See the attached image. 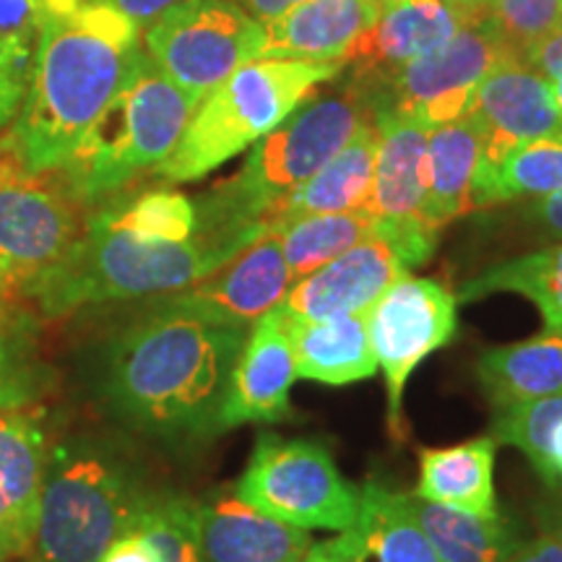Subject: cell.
Returning a JSON list of instances; mask_svg holds the SVG:
<instances>
[{
  "label": "cell",
  "mask_w": 562,
  "mask_h": 562,
  "mask_svg": "<svg viewBox=\"0 0 562 562\" xmlns=\"http://www.w3.org/2000/svg\"><path fill=\"white\" fill-rule=\"evenodd\" d=\"M248 237L203 222L195 199L172 188L117 193L89 211L74 250L30 292L40 315L108 302L165 297L248 248Z\"/></svg>",
  "instance_id": "cell-1"
},
{
  "label": "cell",
  "mask_w": 562,
  "mask_h": 562,
  "mask_svg": "<svg viewBox=\"0 0 562 562\" xmlns=\"http://www.w3.org/2000/svg\"><path fill=\"white\" fill-rule=\"evenodd\" d=\"M248 328L214 326L149 307L104 336L87 360L100 409L125 430L161 442L222 435V404Z\"/></svg>",
  "instance_id": "cell-2"
},
{
  "label": "cell",
  "mask_w": 562,
  "mask_h": 562,
  "mask_svg": "<svg viewBox=\"0 0 562 562\" xmlns=\"http://www.w3.org/2000/svg\"><path fill=\"white\" fill-rule=\"evenodd\" d=\"M144 55L138 26L108 3L45 13L30 91L0 144L30 170H60Z\"/></svg>",
  "instance_id": "cell-3"
},
{
  "label": "cell",
  "mask_w": 562,
  "mask_h": 562,
  "mask_svg": "<svg viewBox=\"0 0 562 562\" xmlns=\"http://www.w3.org/2000/svg\"><path fill=\"white\" fill-rule=\"evenodd\" d=\"M161 487L115 432L74 430L47 448L34 562H97Z\"/></svg>",
  "instance_id": "cell-4"
},
{
  "label": "cell",
  "mask_w": 562,
  "mask_h": 562,
  "mask_svg": "<svg viewBox=\"0 0 562 562\" xmlns=\"http://www.w3.org/2000/svg\"><path fill=\"white\" fill-rule=\"evenodd\" d=\"M370 121V102L355 83L336 94L307 97L284 123L252 144L240 172L195 199L199 214L214 227L258 240L271 229L273 209Z\"/></svg>",
  "instance_id": "cell-5"
},
{
  "label": "cell",
  "mask_w": 562,
  "mask_h": 562,
  "mask_svg": "<svg viewBox=\"0 0 562 562\" xmlns=\"http://www.w3.org/2000/svg\"><path fill=\"white\" fill-rule=\"evenodd\" d=\"M195 104V97L144 55L136 74L97 115L58 172L91 211L170 157Z\"/></svg>",
  "instance_id": "cell-6"
},
{
  "label": "cell",
  "mask_w": 562,
  "mask_h": 562,
  "mask_svg": "<svg viewBox=\"0 0 562 562\" xmlns=\"http://www.w3.org/2000/svg\"><path fill=\"white\" fill-rule=\"evenodd\" d=\"M341 66L297 58L248 60L195 104L178 146L154 172L167 182L206 178L284 123Z\"/></svg>",
  "instance_id": "cell-7"
},
{
  "label": "cell",
  "mask_w": 562,
  "mask_h": 562,
  "mask_svg": "<svg viewBox=\"0 0 562 562\" xmlns=\"http://www.w3.org/2000/svg\"><path fill=\"white\" fill-rule=\"evenodd\" d=\"M87 220L58 170H30L0 144V297H30L74 250Z\"/></svg>",
  "instance_id": "cell-8"
},
{
  "label": "cell",
  "mask_w": 562,
  "mask_h": 562,
  "mask_svg": "<svg viewBox=\"0 0 562 562\" xmlns=\"http://www.w3.org/2000/svg\"><path fill=\"white\" fill-rule=\"evenodd\" d=\"M235 495L307 531H347L360 510V490L339 472L331 448L277 432L258 435Z\"/></svg>",
  "instance_id": "cell-9"
},
{
  "label": "cell",
  "mask_w": 562,
  "mask_h": 562,
  "mask_svg": "<svg viewBox=\"0 0 562 562\" xmlns=\"http://www.w3.org/2000/svg\"><path fill=\"white\" fill-rule=\"evenodd\" d=\"M510 58H521V53L513 50L490 16L463 24L446 45L391 74L355 79V87L370 102L372 115L396 112L435 128L467 115L480 81Z\"/></svg>",
  "instance_id": "cell-10"
},
{
  "label": "cell",
  "mask_w": 562,
  "mask_h": 562,
  "mask_svg": "<svg viewBox=\"0 0 562 562\" xmlns=\"http://www.w3.org/2000/svg\"><path fill=\"white\" fill-rule=\"evenodd\" d=\"M263 42L266 24L237 0H186L140 30L154 66L199 102L232 70L261 58Z\"/></svg>",
  "instance_id": "cell-11"
},
{
  "label": "cell",
  "mask_w": 562,
  "mask_h": 562,
  "mask_svg": "<svg viewBox=\"0 0 562 562\" xmlns=\"http://www.w3.org/2000/svg\"><path fill=\"white\" fill-rule=\"evenodd\" d=\"M372 357L385 378L389 430L406 438L404 393L422 360L453 341L459 331V297L435 279L398 277L364 311Z\"/></svg>",
  "instance_id": "cell-12"
},
{
  "label": "cell",
  "mask_w": 562,
  "mask_h": 562,
  "mask_svg": "<svg viewBox=\"0 0 562 562\" xmlns=\"http://www.w3.org/2000/svg\"><path fill=\"white\" fill-rule=\"evenodd\" d=\"M375 167L364 211L375 216L378 235L393 245L406 269L430 261L438 232L422 220L425 203V157L430 128L396 112H375Z\"/></svg>",
  "instance_id": "cell-13"
},
{
  "label": "cell",
  "mask_w": 562,
  "mask_h": 562,
  "mask_svg": "<svg viewBox=\"0 0 562 562\" xmlns=\"http://www.w3.org/2000/svg\"><path fill=\"white\" fill-rule=\"evenodd\" d=\"M292 281L277 235L269 229L209 277L180 292L154 297L149 307L191 315L214 326L250 328L279 305Z\"/></svg>",
  "instance_id": "cell-14"
},
{
  "label": "cell",
  "mask_w": 562,
  "mask_h": 562,
  "mask_svg": "<svg viewBox=\"0 0 562 562\" xmlns=\"http://www.w3.org/2000/svg\"><path fill=\"white\" fill-rule=\"evenodd\" d=\"M469 115L482 133L480 165H495L526 140L562 133V112L552 81L526 66L524 58L503 60L484 76Z\"/></svg>",
  "instance_id": "cell-15"
},
{
  "label": "cell",
  "mask_w": 562,
  "mask_h": 562,
  "mask_svg": "<svg viewBox=\"0 0 562 562\" xmlns=\"http://www.w3.org/2000/svg\"><path fill=\"white\" fill-rule=\"evenodd\" d=\"M409 273L393 245L372 232L339 258L294 281L273 313L286 321H315L364 313L398 277Z\"/></svg>",
  "instance_id": "cell-16"
},
{
  "label": "cell",
  "mask_w": 562,
  "mask_h": 562,
  "mask_svg": "<svg viewBox=\"0 0 562 562\" xmlns=\"http://www.w3.org/2000/svg\"><path fill=\"white\" fill-rule=\"evenodd\" d=\"M47 448L50 438L40 406L0 412V562L32 552Z\"/></svg>",
  "instance_id": "cell-17"
},
{
  "label": "cell",
  "mask_w": 562,
  "mask_h": 562,
  "mask_svg": "<svg viewBox=\"0 0 562 562\" xmlns=\"http://www.w3.org/2000/svg\"><path fill=\"white\" fill-rule=\"evenodd\" d=\"M297 381L294 355L281 321L269 311L245 336L222 404V432L252 422L294 419L290 391Z\"/></svg>",
  "instance_id": "cell-18"
},
{
  "label": "cell",
  "mask_w": 562,
  "mask_h": 562,
  "mask_svg": "<svg viewBox=\"0 0 562 562\" xmlns=\"http://www.w3.org/2000/svg\"><path fill=\"white\" fill-rule=\"evenodd\" d=\"M203 562H302L313 547L307 529L252 508L235 490L199 503Z\"/></svg>",
  "instance_id": "cell-19"
},
{
  "label": "cell",
  "mask_w": 562,
  "mask_h": 562,
  "mask_svg": "<svg viewBox=\"0 0 562 562\" xmlns=\"http://www.w3.org/2000/svg\"><path fill=\"white\" fill-rule=\"evenodd\" d=\"M378 16V0H300L266 24L261 58L347 63Z\"/></svg>",
  "instance_id": "cell-20"
},
{
  "label": "cell",
  "mask_w": 562,
  "mask_h": 562,
  "mask_svg": "<svg viewBox=\"0 0 562 562\" xmlns=\"http://www.w3.org/2000/svg\"><path fill=\"white\" fill-rule=\"evenodd\" d=\"M459 30L461 21L440 0H378L375 21L347 60L355 63L357 79H372L446 45Z\"/></svg>",
  "instance_id": "cell-21"
},
{
  "label": "cell",
  "mask_w": 562,
  "mask_h": 562,
  "mask_svg": "<svg viewBox=\"0 0 562 562\" xmlns=\"http://www.w3.org/2000/svg\"><path fill=\"white\" fill-rule=\"evenodd\" d=\"M279 321L284 326L286 339H290L297 375L305 378V381L323 385H349L368 381L378 372L364 313L315 321Z\"/></svg>",
  "instance_id": "cell-22"
},
{
  "label": "cell",
  "mask_w": 562,
  "mask_h": 562,
  "mask_svg": "<svg viewBox=\"0 0 562 562\" xmlns=\"http://www.w3.org/2000/svg\"><path fill=\"white\" fill-rule=\"evenodd\" d=\"M339 542L351 562H440L414 516L412 495L381 482L360 490V510Z\"/></svg>",
  "instance_id": "cell-23"
},
{
  "label": "cell",
  "mask_w": 562,
  "mask_h": 562,
  "mask_svg": "<svg viewBox=\"0 0 562 562\" xmlns=\"http://www.w3.org/2000/svg\"><path fill=\"white\" fill-rule=\"evenodd\" d=\"M482 133L472 115L430 128L425 157L422 220L435 232L472 211V180L480 165Z\"/></svg>",
  "instance_id": "cell-24"
},
{
  "label": "cell",
  "mask_w": 562,
  "mask_h": 562,
  "mask_svg": "<svg viewBox=\"0 0 562 562\" xmlns=\"http://www.w3.org/2000/svg\"><path fill=\"white\" fill-rule=\"evenodd\" d=\"M495 453L497 440L492 435L451 448H422L414 497L474 516H497L503 510L495 495Z\"/></svg>",
  "instance_id": "cell-25"
},
{
  "label": "cell",
  "mask_w": 562,
  "mask_h": 562,
  "mask_svg": "<svg viewBox=\"0 0 562 562\" xmlns=\"http://www.w3.org/2000/svg\"><path fill=\"white\" fill-rule=\"evenodd\" d=\"M476 381L495 409L562 396V331L484 349Z\"/></svg>",
  "instance_id": "cell-26"
},
{
  "label": "cell",
  "mask_w": 562,
  "mask_h": 562,
  "mask_svg": "<svg viewBox=\"0 0 562 562\" xmlns=\"http://www.w3.org/2000/svg\"><path fill=\"white\" fill-rule=\"evenodd\" d=\"M378 128L364 123L339 154H334L311 180H305L292 195L273 209L271 229L279 224L311 214H336V211L364 209L375 167Z\"/></svg>",
  "instance_id": "cell-27"
},
{
  "label": "cell",
  "mask_w": 562,
  "mask_h": 562,
  "mask_svg": "<svg viewBox=\"0 0 562 562\" xmlns=\"http://www.w3.org/2000/svg\"><path fill=\"white\" fill-rule=\"evenodd\" d=\"M97 562H203L199 503L161 490Z\"/></svg>",
  "instance_id": "cell-28"
},
{
  "label": "cell",
  "mask_w": 562,
  "mask_h": 562,
  "mask_svg": "<svg viewBox=\"0 0 562 562\" xmlns=\"http://www.w3.org/2000/svg\"><path fill=\"white\" fill-rule=\"evenodd\" d=\"M55 385L40 321L19 300L0 297V412L37 406Z\"/></svg>",
  "instance_id": "cell-29"
},
{
  "label": "cell",
  "mask_w": 562,
  "mask_h": 562,
  "mask_svg": "<svg viewBox=\"0 0 562 562\" xmlns=\"http://www.w3.org/2000/svg\"><path fill=\"white\" fill-rule=\"evenodd\" d=\"M412 508L440 562H505L521 544L516 524L505 513L474 516L414 495Z\"/></svg>",
  "instance_id": "cell-30"
},
{
  "label": "cell",
  "mask_w": 562,
  "mask_h": 562,
  "mask_svg": "<svg viewBox=\"0 0 562 562\" xmlns=\"http://www.w3.org/2000/svg\"><path fill=\"white\" fill-rule=\"evenodd\" d=\"M562 191V133L518 144L495 165H476L472 209L516 199H544Z\"/></svg>",
  "instance_id": "cell-31"
},
{
  "label": "cell",
  "mask_w": 562,
  "mask_h": 562,
  "mask_svg": "<svg viewBox=\"0 0 562 562\" xmlns=\"http://www.w3.org/2000/svg\"><path fill=\"white\" fill-rule=\"evenodd\" d=\"M497 292L521 294L537 305L547 331H562V240L482 271L461 286L459 302L484 300Z\"/></svg>",
  "instance_id": "cell-32"
},
{
  "label": "cell",
  "mask_w": 562,
  "mask_h": 562,
  "mask_svg": "<svg viewBox=\"0 0 562 562\" xmlns=\"http://www.w3.org/2000/svg\"><path fill=\"white\" fill-rule=\"evenodd\" d=\"M378 222L368 211H336V214H311L284 222L271 232L277 235L286 269L297 281L326 266L341 252L355 248L375 232Z\"/></svg>",
  "instance_id": "cell-33"
},
{
  "label": "cell",
  "mask_w": 562,
  "mask_h": 562,
  "mask_svg": "<svg viewBox=\"0 0 562 562\" xmlns=\"http://www.w3.org/2000/svg\"><path fill=\"white\" fill-rule=\"evenodd\" d=\"M492 438L518 448L539 480L562 495V396L495 409Z\"/></svg>",
  "instance_id": "cell-34"
},
{
  "label": "cell",
  "mask_w": 562,
  "mask_h": 562,
  "mask_svg": "<svg viewBox=\"0 0 562 562\" xmlns=\"http://www.w3.org/2000/svg\"><path fill=\"white\" fill-rule=\"evenodd\" d=\"M42 19V0H0V133L16 121L30 91Z\"/></svg>",
  "instance_id": "cell-35"
},
{
  "label": "cell",
  "mask_w": 562,
  "mask_h": 562,
  "mask_svg": "<svg viewBox=\"0 0 562 562\" xmlns=\"http://www.w3.org/2000/svg\"><path fill=\"white\" fill-rule=\"evenodd\" d=\"M492 21L526 58L533 45L562 30V0H492Z\"/></svg>",
  "instance_id": "cell-36"
},
{
  "label": "cell",
  "mask_w": 562,
  "mask_h": 562,
  "mask_svg": "<svg viewBox=\"0 0 562 562\" xmlns=\"http://www.w3.org/2000/svg\"><path fill=\"white\" fill-rule=\"evenodd\" d=\"M97 3L112 5V9L125 13L138 30H146V26L154 24L161 13L175 9V5L186 3V0H97Z\"/></svg>",
  "instance_id": "cell-37"
},
{
  "label": "cell",
  "mask_w": 562,
  "mask_h": 562,
  "mask_svg": "<svg viewBox=\"0 0 562 562\" xmlns=\"http://www.w3.org/2000/svg\"><path fill=\"white\" fill-rule=\"evenodd\" d=\"M526 66H531L537 74H542L544 79H558L562 76V30L550 34V37L533 45L526 53Z\"/></svg>",
  "instance_id": "cell-38"
},
{
  "label": "cell",
  "mask_w": 562,
  "mask_h": 562,
  "mask_svg": "<svg viewBox=\"0 0 562 562\" xmlns=\"http://www.w3.org/2000/svg\"><path fill=\"white\" fill-rule=\"evenodd\" d=\"M505 562H562V544L547 533H539L531 542H521Z\"/></svg>",
  "instance_id": "cell-39"
},
{
  "label": "cell",
  "mask_w": 562,
  "mask_h": 562,
  "mask_svg": "<svg viewBox=\"0 0 562 562\" xmlns=\"http://www.w3.org/2000/svg\"><path fill=\"white\" fill-rule=\"evenodd\" d=\"M529 216L552 237H562V191L539 199L529 209Z\"/></svg>",
  "instance_id": "cell-40"
},
{
  "label": "cell",
  "mask_w": 562,
  "mask_h": 562,
  "mask_svg": "<svg viewBox=\"0 0 562 562\" xmlns=\"http://www.w3.org/2000/svg\"><path fill=\"white\" fill-rule=\"evenodd\" d=\"M533 518H537V526L542 529V533L562 544V495L554 492L547 501H539L537 508H533Z\"/></svg>",
  "instance_id": "cell-41"
},
{
  "label": "cell",
  "mask_w": 562,
  "mask_h": 562,
  "mask_svg": "<svg viewBox=\"0 0 562 562\" xmlns=\"http://www.w3.org/2000/svg\"><path fill=\"white\" fill-rule=\"evenodd\" d=\"M440 3L461 21V26L492 16V0H440Z\"/></svg>",
  "instance_id": "cell-42"
},
{
  "label": "cell",
  "mask_w": 562,
  "mask_h": 562,
  "mask_svg": "<svg viewBox=\"0 0 562 562\" xmlns=\"http://www.w3.org/2000/svg\"><path fill=\"white\" fill-rule=\"evenodd\" d=\"M237 3H240L243 9L250 13L252 19H258V21H263V24H269V21L279 19L281 13L290 11L292 5H297L300 0H237Z\"/></svg>",
  "instance_id": "cell-43"
},
{
  "label": "cell",
  "mask_w": 562,
  "mask_h": 562,
  "mask_svg": "<svg viewBox=\"0 0 562 562\" xmlns=\"http://www.w3.org/2000/svg\"><path fill=\"white\" fill-rule=\"evenodd\" d=\"M302 562H351V558L341 547L339 537H336V539H328V542L313 544L305 558H302Z\"/></svg>",
  "instance_id": "cell-44"
},
{
  "label": "cell",
  "mask_w": 562,
  "mask_h": 562,
  "mask_svg": "<svg viewBox=\"0 0 562 562\" xmlns=\"http://www.w3.org/2000/svg\"><path fill=\"white\" fill-rule=\"evenodd\" d=\"M552 91H554V100H558V108L562 112V76H558V79H552Z\"/></svg>",
  "instance_id": "cell-45"
},
{
  "label": "cell",
  "mask_w": 562,
  "mask_h": 562,
  "mask_svg": "<svg viewBox=\"0 0 562 562\" xmlns=\"http://www.w3.org/2000/svg\"><path fill=\"white\" fill-rule=\"evenodd\" d=\"M11 562H16V560H11Z\"/></svg>",
  "instance_id": "cell-46"
}]
</instances>
